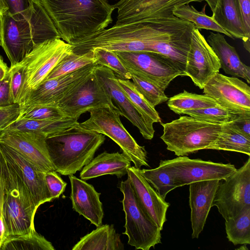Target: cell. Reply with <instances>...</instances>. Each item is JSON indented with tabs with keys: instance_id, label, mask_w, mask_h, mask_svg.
<instances>
[{
	"instance_id": "cell-6",
	"label": "cell",
	"mask_w": 250,
	"mask_h": 250,
	"mask_svg": "<svg viewBox=\"0 0 250 250\" xmlns=\"http://www.w3.org/2000/svg\"><path fill=\"white\" fill-rule=\"evenodd\" d=\"M88 112L89 119L80 123L83 128L110 138L120 146L136 168L149 167L145 146H140L125 128L120 120V113L115 105L94 108Z\"/></svg>"
},
{
	"instance_id": "cell-35",
	"label": "cell",
	"mask_w": 250,
	"mask_h": 250,
	"mask_svg": "<svg viewBox=\"0 0 250 250\" xmlns=\"http://www.w3.org/2000/svg\"><path fill=\"white\" fill-rule=\"evenodd\" d=\"M142 175L164 199L170 191L177 188L172 177L160 162L157 167L140 169Z\"/></svg>"
},
{
	"instance_id": "cell-36",
	"label": "cell",
	"mask_w": 250,
	"mask_h": 250,
	"mask_svg": "<svg viewBox=\"0 0 250 250\" xmlns=\"http://www.w3.org/2000/svg\"><path fill=\"white\" fill-rule=\"evenodd\" d=\"M183 114L211 123L223 124L232 121L240 114L235 113L218 104L204 108L188 110Z\"/></svg>"
},
{
	"instance_id": "cell-20",
	"label": "cell",
	"mask_w": 250,
	"mask_h": 250,
	"mask_svg": "<svg viewBox=\"0 0 250 250\" xmlns=\"http://www.w3.org/2000/svg\"><path fill=\"white\" fill-rule=\"evenodd\" d=\"M127 174L141 207L162 230L169 204L142 175L140 169L130 166Z\"/></svg>"
},
{
	"instance_id": "cell-21",
	"label": "cell",
	"mask_w": 250,
	"mask_h": 250,
	"mask_svg": "<svg viewBox=\"0 0 250 250\" xmlns=\"http://www.w3.org/2000/svg\"><path fill=\"white\" fill-rule=\"evenodd\" d=\"M69 179L71 184L70 198L73 210L96 227L101 226L104 215L100 200L101 193L92 185L81 178L70 175Z\"/></svg>"
},
{
	"instance_id": "cell-41",
	"label": "cell",
	"mask_w": 250,
	"mask_h": 250,
	"mask_svg": "<svg viewBox=\"0 0 250 250\" xmlns=\"http://www.w3.org/2000/svg\"><path fill=\"white\" fill-rule=\"evenodd\" d=\"M6 12L15 19L27 17L31 13L35 0H3Z\"/></svg>"
},
{
	"instance_id": "cell-13",
	"label": "cell",
	"mask_w": 250,
	"mask_h": 250,
	"mask_svg": "<svg viewBox=\"0 0 250 250\" xmlns=\"http://www.w3.org/2000/svg\"><path fill=\"white\" fill-rule=\"evenodd\" d=\"M203 93L236 114H250V87L237 77L215 73L203 87Z\"/></svg>"
},
{
	"instance_id": "cell-22",
	"label": "cell",
	"mask_w": 250,
	"mask_h": 250,
	"mask_svg": "<svg viewBox=\"0 0 250 250\" xmlns=\"http://www.w3.org/2000/svg\"><path fill=\"white\" fill-rule=\"evenodd\" d=\"M219 182L218 180H209L189 185L192 238H198L203 230Z\"/></svg>"
},
{
	"instance_id": "cell-16",
	"label": "cell",
	"mask_w": 250,
	"mask_h": 250,
	"mask_svg": "<svg viewBox=\"0 0 250 250\" xmlns=\"http://www.w3.org/2000/svg\"><path fill=\"white\" fill-rule=\"evenodd\" d=\"M205 0H120L113 5L117 9L116 25L147 22L171 15L177 6Z\"/></svg>"
},
{
	"instance_id": "cell-18",
	"label": "cell",
	"mask_w": 250,
	"mask_h": 250,
	"mask_svg": "<svg viewBox=\"0 0 250 250\" xmlns=\"http://www.w3.org/2000/svg\"><path fill=\"white\" fill-rule=\"evenodd\" d=\"M93 75L116 104L121 116L136 126L145 139L151 140L155 132L154 128L148 125L132 104L119 84L117 77L113 71L105 66L97 65L94 69Z\"/></svg>"
},
{
	"instance_id": "cell-25",
	"label": "cell",
	"mask_w": 250,
	"mask_h": 250,
	"mask_svg": "<svg viewBox=\"0 0 250 250\" xmlns=\"http://www.w3.org/2000/svg\"><path fill=\"white\" fill-rule=\"evenodd\" d=\"M211 18L234 39L242 40L244 48L250 51V39L244 27L238 0H217Z\"/></svg>"
},
{
	"instance_id": "cell-50",
	"label": "cell",
	"mask_w": 250,
	"mask_h": 250,
	"mask_svg": "<svg viewBox=\"0 0 250 250\" xmlns=\"http://www.w3.org/2000/svg\"><path fill=\"white\" fill-rule=\"evenodd\" d=\"M205 1L207 2L211 11L213 12L216 7L217 0H205Z\"/></svg>"
},
{
	"instance_id": "cell-51",
	"label": "cell",
	"mask_w": 250,
	"mask_h": 250,
	"mask_svg": "<svg viewBox=\"0 0 250 250\" xmlns=\"http://www.w3.org/2000/svg\"><path fill=\"white\" fill-rule=\"evenodd\" d=\"M7 10V8L3 0H0V13H2Z\"/></svg>"
},
{
	"instance_id": "cell-27",
	"label": "cell",
	"mask_w": 250,
	"mask_h": 250,
	"mask_svg": "<svg viewBox=\"0 0 250 250\" xmlns=\"http://www.w3.org/2000/svg\"><path fill=\"white\" fill-rule=\"evenodd\" d=\"M79 125L77 119L68 117L52 120L17 119L5 130L35 131L43 133L47 137Z\"/></svg>"
},
{
	"instance_id": "cell-40",
	"label": "cell",
	"mask_w": 250,
	"mask_h": 250,
	"mask_svg": "<svg viewBox=\"0 0 250 250\" xmlns=\"http://www.w3.org/2000/svg\"><path fill=\"white\" fill-rule=\"evenodd\" d=\"M12 102L21 103V96L23 83V68L21 62L10 66L8 71Z\"/></svg>"
},
{
	"instance_id": "cell-26",
	"label": "cell",
	"mask_w": 250,
	"mask_h": 250,
	"mask_svg": "<svg viewBox=\"0 0 250 250\" xmlns=\"http://www.w3.org/2000/svg\"><path fill=\"white\" fill-rule=\"evenodd\" d=\"M120 235L113 225H101L82 237L72 250H123Z\"/></svg>"
},
{
	"instance_id": "cell-37",
	"label": "cell",
	"mask_w": 250,
	"mask_h": 250,
	"mask_svg": "<svg viewBox=\"0 0 250 250\" xmlns=\"http://www.w3.org/2000/svg\"><path fill=\"white\" fill-rule=\"evenodd\" d=\"M97 65L105 66L113 71L117 77L131 80V74L122 63L114 51L101 48L93 49Z\"/></svg>"
},
{
	"instance_id": "cell-52",
	"label": "cell",
	"mask_w": 250,
	"mask_h": 250,
	"mask_svg": "<svg viewBox=\"0 0 250 250\" xmlns=\"http://www.w3.org/2000/svg\"><path fill=\"white\" fill-rule=\"evenodd\" d=\"M1 14L0 13V46H2V23H1Z\"/></svg>"
},
{
	"instance_id": "cell-19",
	"label": "cell",
	"mask_w": 250,
	"mask_h": 250,
	"mask_svg": "<svg viewBox=\"0 0 250 250\" xmlns=\"http://www.w3.org/2000/svg\"><path fill=\"white\" fill-rule=\"evenodd\" d=\"M0 149L7 163L26 188L37 208L41 205L52 201L46 186L45 172L1 142Z\"/></svg>"
},
{
	"instance_id": "cell-29",
	"label": "cell",
	"mask_w": 250,
	"mask_h": 250,
	"mask_svg": "<svg viewBox=\"0 0 250 250\" xmlns=\"http://www.w3.org/2000/svg\"><path fill=\"white\" fill-rule=\"evenodd\" d=\"M207 4L199 11L193 6L185 4L176 7L172 14L177 18L191 22L195 28L199 30L206 29L224 34L233 39L232 37L217 24L205 12Z\"/></svg>"
},
{
	"instance_id": "cell-38",
	"label": "cell",
	"mask_w": 250,
	"mask_h": 250,
	"mask_svg": "<svg viewBox=\"0 0 250 250\" xmlns=\"http://www.w3.org/2000/svg\"><path fill=\"white\" fill-rule=\"evenodd\" d=\"M67 117L58 105H33L21 108L17 119L52 120Z\"/></svg>"
},
{
	"instance_id": "cell-47",
	"label": "cell",
	"mask_w": 250,
	"mask_h": 250,
	"mask_svg": "<svg viewBox=\"0 0 250 250\" xmlns=\"http://www.w3.org/2000/svg\"><path fill=\"white\" fill-rule=\"evenodd\" d=\"M6 162L0 149V216L2 217V209L4 195Z\"/></svg>"
},
{
	"instance_id": "cell-33",
	"label": "cell",
	"mask_w": 250,
	"mask_h": 250,
	"mask_svg": "<svg viewBox=\"0 0 250 250\" xmlns=\"http://www.w3.org/2000/svg\"><path fill=\"white\" fill-rule=\"evenodd\" d=\"M169 108L177 114L188 110L216 106L219 104L212 98L204 95L190 93L186 90L170 97L167 100Z\"/></svg>"
},
{
	"instance_id": "cell-43",
	"label": "cell",
	"mask_w": 250,
	"mask_h": 250,
	"mask_svg": "<svg viewBox=\"0 0 250 250\" xmlns=\"http://www.w3.org/2000/svg\"><path fill=\"white\" fill-rule=\"evenodd\" d=\"M20 112L19 104L0 107V138L5 128L17 120Z\"/></svg>"
},
{
	"instance_id": "cell-11",
	"label": "cell",
	"mask_w": 250,
	"mask_h": 250,
	"mask_svg": "<svg viewBox=\"0 0 250 250\" xmlns=\"http://www.w3.org/2000/svg\"><path fill=\"white\" fill-rule=\"evenodd\" d=\"M160 162L172 177L176 188L199 181L224 179L236 170L229 163L192 159L185 156Z\"/></svg>"
},
{
	"instance_id": "cell-24",
	"label": "cell",
	"mask_w": 250,
	"mask_h": 250,
	"mask_svg": "<svg viewBox=\"0 0 250 250\" xmlns=\"http://www.w3.org/2000/svg\"><path fill=\"white\" fill-rule=\"evenodd\" d=\"M131 161L123 153L104 151L83 167L80 177L84 181L109 174L120 178L127 174Z\"/></svg>"
},
{
	"instance_id": "cell-53",
	"label": "cell",
	"mask_w": 250,
	"mask_h": 250,
	"mask_svg": "<svg viewBox=\"0 0 250 250\" xmlns=\"http://www.w3.org/2000/svg\"></svg>"
},
{
	"instance_id": "cell-7",
	"label": "cell",
	"mask_w": 250,
	"mask_h": 250,
	"mask_svg": "<svg viewBox=\"0 0 250 250\" xmlns=\"http://www.w3.org/2000/svg\"><path fill=\"white\" fill-rule=\"evenodd\" d=\"M72 52V45L61 39L47 41L35 46L21 62L23 83L20 105L46 80L55 66Z\"/></svg>"
},
{
	"instance_id": "cell-10",
	"label": "cell",
	"mask_w": 250,
	"mask_h": 250,
	"mask_svg": "<svg viewBox=\"0 0 250 250\" xmlns=\"http://www.w3.org/2000/svg\"><path fill=\"white\" fill-rule=\"evenodd\" d=\"M250 206V158L239 169L219 180L212 207H217L225 221Z\"/></svg>"
},
{
	"instance_id": "cell-23",
	"label": "cell",
	"mask_w": 250,
	"mask_h": 250,
	"mask_svg": "<svg viewBox=\"0 0 250 250\" xmlns=\"http://www.w3.org/2000/svg\"><path fill=\"white\" fill-rule=\"evenodd\" d=\"M207 42L211 46L224 72L232 76L241 78L250 83V67L240 59L235 48L230 45L224 36L220 33L210 32Z\"/></svg>"
},
{
	"instance_id": "cell-42",
	"label": "cell",
	"mask_w": 250,
	"mask_h": 250,
	"mask_svg": "<svg viewBox=\"0 0 250 250\" xmlns=\"http://www.w3.org/2000/svg\"><path fill=\"white\" fill-rule=\"evenodd\" d=\"M45 180L52 200L59 198L64 191L67 183L58 174L57 171L46 172Z\"/></svg>"
},
{
	"instance_id": "cell-39",
	"label": "cell",
	"mask_w": 250,
	"mask_h": 250,
	"mask_svg": "<svg viewBox=\"0 0 250 250\" xmlns=\"http://www.w3.org/2000/svg\"><path fill=\"white\" fill-rule=\"evenodd\" d=\"M131 75V80L136 89L153 107H155L168 100L165 90L151 83Z\"/></svg>"
},
{
	"instance_id": "cell-48",
	"label": "cell",
	"mask_w": 250,
	"mask_h": 250,
	"mask_svg": "<svg viewBox=\"0 0 250 250\" xmlns=\"http://www.w3.org/2000/svg\"><path fill=\"white\" fill-rule=\"evenodd\" d=\"M9 67L4 62L2 57L0 55V81L8 73Z\"/></svg>"
},
{
	"instance_id": "cell-2",
	"label": "cell",
	"mask_w": 250,
	"mask_h": 250,
	"mask_svg": "<svg viewBox=\"0 0 250 250\" xmlns=\"http://www.w3.org/2000/svg\"><path fill=\"white\" fill-rule=\"evenodd\" d=\"M2 47L11 66L21 62L38 45L61 39L57 28L41 4L35 0L30 14L15 19L6 11L1 14Z\"/></svg>"
},
{
	"instance_id": "cell-44",
	"label": "cell",
	"mask_w": 250,
	"mask_h": 250,
	"mask_svg": "<svg viewBox=\"0 0 250 250\" xmlns=\"http://www.w3.org/2000/svg\"><path fill=\"white\" fill-rule=\"evenodd\" d=\"M227 123L238 132L250 138V114H240L234 120Z\"/></svg>"
},
{
	"instance_id": "cell-17",
	"label": "cell",
	"mask_w": 250,
	"mask_h": 250,
	"mask_svg": "<svg viewBox=\"0 0 250 250\" xmlns=\"http://www.w3.org/2000/svg\"><path fill=\"white\" fill-rule=\"evenodd\" d=\"M109 105L114 104L93 72L73 92L57 104L66 116L77 120L82 114L91 109Z\"/></svg>"
},
{
	"instance_id": "cell-14",
	"label": "cell",
	"mask_w": 250,
	"mask_h": 250,
	"mask_svg": "<svg viewBox=\"0 0 250 250\" xmlns=\"http://www.w3.org/2000/svg\"><path fill=\"white\" fill-rule=\"evenodd\" d=\"M46 136L42 133L19 130H5L0 142L12 148L43 172L55 171L51 161Z\"/></svg>"
},
{
	"instance_id": "cell-12",
	"label": "cell",
	"mask_w": 250,
	"mask_h": 250,
	"mask_svg": "<svg viewBox=\"0 0 250 250\" xmlns=\"http://www.w3.org/2000/svg\"><path fill=\"white\" fill-rule=\"evenodd\" d=\"M97 65L96 63H91L68 74L45 80L28 94L21 108L33 105H57L92 75Z\"/></svg>"
},
{
	"instance_id": "cell-46",
	"label": "cell",
	"mask_w": 250,
	"mask_h": 250,
	"mask_svg": "<svg viewBox=\"0 0 250 250\" xmlns=\"http://www.w3.org/2000/svg\"><path fill=\"white\" fill-rule=\"evenodd\" d=\"M246 35L250 39V0H238Z\"/></svg>"
},
{
	"instance_id": "cell-3",
	"label": "cell",
	"mask_w": 250,
	"mask_h": 250,
	"mask_svg": "<svg viewBox=\"0 0 250 250\" xmlns=\"http://www.w3.org/2000/svg\"><path fill=\"white\" fill-rule=\"evenodd\" d=\"M105 136L80 125L47 136L46 143L55 170L63 175L75 174L94 158Z\"/></svg>"
},
{
	"instance_id": "cell-1",
	"label": "cell",
	"mask_w": 250,
	"mask_h": 250,
	"mask_svg": "<svg viewBox=\"0 0 250 250\" xmlns=\"http://www.w3.org/2000/svg\"><path fill=\"white\" fill-rule=\"evenodd\" d=\"M61 39L70 44L112 23L113 5L106 0H40Z\"/></svg>"
},
{
	"instance_id": "cell-5",
	"label": "cell",
	"mask_w": 250,
	"mask_h": 250,
	"mask_svg": "<svg viewBox=\"0 0 250 250\" xmlns=\"http://www.w3.org/2000/svg\"><path fill=\"white\" fill-rule=\"evenodd\" d=\"M5 162L2 209L5 238L8 235L25 234L35 230L34 220L37 209L26 188L6 160Z\"/></svg>"
},
{
	"instance_id": "cell-9",
	"label": "cell",
	"mask_w": 250,
	"mask_h": 250,
	"mask_svg": "<svg viewBox=\"0 0 250 250\" xmlns=\"http://www.w3.org/2000/svg\"><path fill=\"white\" fill-rule=\"evenodd\" d=\"M117 56L131 74L151 83L163 90L183 74L165 56L152 51H116Z\"/></svg>"
},
{
	"instance_id": "cell-8",
	"label": "cell",
	"mask_w": 250,
	"mask_h": 250,
	"mask_svg": "<svg viewBox=\"0 0 250 250\" xmlns=\"http://www.w3.org/2000/svg\"><path fill=\"white\" fill-rule=\"evenodd\" d=\"M119 188L125 214V231L128 244L136 250H149L161 243V230L141 207L129 179L121 182Z\"/></svg>"
},
{
	"instance_id": "cell-30",
	"label": "cell",
	"mask_w": 250,
	"mask_h": 250,
	"mask_svg": "<svg viewBox=\"0 0 250 250\" xmlns=\"http://www.w3.org/2000/svg\"><path fill=\"white\" fill-rule=\"evenodd\" d=\"M51 242L36 230L28 233L7 236L0 247V250H54Z\"/></svg>"
},
{
	"instance_id": "cell-34",
	"label": "cell",
	"mask_w": 250,
	"mask_h": 250,
	"mask_svg": "<svg viewBox=\"0 0 250 250\" xmlns=\"http://www.w3.org/2000/svg\"><path fill=\"white\" fill-rule=\"evenodd\" d=\"M93 50L83 54L73 52L62 59L50 72L45 80L61 76L75 71L91 63H95Z\"/></svg>"
},
{
	"instance_id": "cell-4",
	"label": "cell",
	"mask_w": 250,
	"mask_h": 250,
	"mask_svg": "<svg viewBox=\"0 0 250 250\" xmlns=\"http://www.w3.org/2000/svg\"><path fill=\"white\" fill-rule=\"evenodd\" d=\"M161 139L167 149L177 156L188 155L206 148L219 136L222 124H213L189 115L167 123H161Z\"/></svg>"
},
{
	"instance_id": "cell-45",
	"label": "cell",
	"mask_w": 250,
	"mask_h": 250,
	"mask_svg": "<svg viewBox=\"0 0 250 250\" xmlns=\"http://www.w3.org/2000/svg\"><path fill=\"white\" fill-rule=\"evenodd\" d=\"M10 94L9 76L8 74L0 81V107L13 104Z\"/></svg>"
},
{
	"instance_id": "cell-28",
	"label": "cell",
	"mask_w": 250,
	"mask_h": 250,
	"mask_svg": "<svg viewBox=\"0 0 250 250\" xmlns=\"http://www.w3.org/2000/svg\"><path fill=\"white\" fill-rule=\"evenodd\" d=\"M206 149L240 152L250 157V138L238 132L228 123L223 124L219 136Z\"/></svg>"
},
{
	"instance_id": "cell-31",
	"label": "cell",
	"mask_w": 250,
	"mask_h": 250,
	"mask_svg": "<svg viewBox=\"0 0 250 250\" xmlns=\"http://www.w3.org/2000/svg\"><path fill=\"white\" fill-rule=\"evenodd\" d=\"M121 88L132 104L151 127L154 123H161L159 113L138 91L130 80H124L117 77Z\"/></svg>"
},
{
	"instance_id": "cell-15",
	"label": "cell",
	"mask_w": 250,
	"mask_h": 250,
	"mask_svg": "<svg viewBox=\"0 0 250 250\" xmlns=\"http://www.w3.org/2000/svg\"><path fill=\"white\" fill-rule=\"evenodd\" d=\"M221 68L219 60L215 52L199 30L192 32L185 76L190 78L194 85L203 89L205 84Z\"/></svg>"
},
{
	"instance_id": "cell-32",
	"label": "cell",
	"mask_w": 250,
	"mask_h": 250,
	"mask_svg": "<svg viewBox=\"0 0 250 250\" xmlns=\"http://www.w3.org/2000/svg\"><path fill=\"white\" fill-rule=\"evenodd\" d=\"M227 237L233 245L250 244V206L226 221Z\"/></svg>"
},
{
	"instance_id": "cell-49",
	"label": "cell",
	"mask_w": 250,
	"mask_h": 250,
	"mask_svg": "<svg viewBox=\"0 0 250 250\" xmlns=\"http://www.w3.org/2000/svg\"><path fill=\"white\" fill-rule=\"evenodd\" d=\"M5 239V227L2 217L0 216V247Z\"/></svg>"
}]
</instances>
